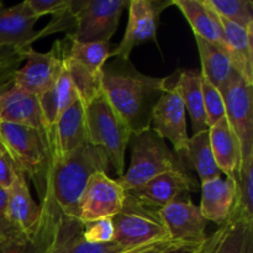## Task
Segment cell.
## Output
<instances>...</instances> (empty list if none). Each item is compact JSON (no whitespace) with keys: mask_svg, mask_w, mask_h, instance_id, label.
I'll return each mask as SVG.
<instances>
[{"mask_svg":"<svg viewBox=\"0 0 253 253\" xmlns=\"http://www.w3.org/2000/svg\"><path fill=\"white\" fill-rule=\"evenodd\" d=\"M220 91L225 118L239 138L242 160H246L253 156V85L234 71Z\"/></svg>","mask_w":253,"mask_h":253,"instance_id":"obj_10","label":"cell"},{"mask_svg":"<svg viewBox=\"0 0 253 253\" xmlns=\"http://www.w3.org/2000/svg\"><path fill=\"white\" fill-rule=\"evenodd\" d=\"M22 61H24L22 49L0 47V73L16 71Z\"/></svg>","mask_w":253,"mask_h":253,"instance_id":"obj_37","label":"cell"},{"mask_svg":"<svg viewBox=\"0 0 253 253\" xmlns=\"http://www.w3.org/2000/svg\"><path fill=\"white\" fill-rule=\"evenodd\" d=\"M172 83L173 76H146L130 59L106 62L100 76L101 91L132 135L150 130L153 109Z\"/></svg>","mask_w":253,"mask_h":253,"instance_id":"obj_1","label":"cell"},{"mask_svg":"<svg viewBox=\"0 0 253 253\" xmlns=\"http://www.w3.org/2000/svg\"><path fill=\"white\" fill-rule=\"evenodd\" d=\"M67 40H58L48 52H37L32 47L22 49L26 64L16 69L12 85L40 96L46 93L63 68Z\"/></svg>","mask_w":253,"mask_h":253,"instance_id":"obj_9","label":"cell"},{"mask_svg":"<svg viewBox=\"0 0 253 253\" xmlns=\"http://www.w3.org/2000/svg\"><path fill=\"white\" fill-rule=\"evenodd\" d=\"M82 227L83 224L78 220L66 219L63 216L56 253H121L125 251L114 242L91 244L85 241L82 235Z\"/></svg>","mask_w":253,"mask_h":253,"instance_id":"obj_29","label":"cell"},{"mask_svg":"<svg viewBox=\"0 0 253 253\" xmlns=\"http://www.w3.org/2000/svg\"><path fill=\"white\" fill-rule=\"evenodd\" d=\"M16 174L17 169L4 151L0 155V188L9 189L10 185L12 184V182L16 178Z\"/></svg>","mask_w":253,"mask_h":253,"instance_id":"obj_38","label":"cell"},{"mask_svg":"<svg viewBox=\"0 0 253 253\" xmlns=\"http://www.w3.org/2000/svg\"><path fill=\"white\" fill-rule=\"evenodd\" d=\"M84 114L88 142L105 151L111 168L120 178L125 173V153L132 135L130 128L101 90L84 105Z\"/></svg>","mask_w":253,"mask_h":253,"instance_id":"obj_4","label":"cell"},{"mask_svg":"<svg viewBox=\"0 0 253 253\" xmlns=\"http://www.w3.org/2000/svg\"><path fill=\"white\" fill-rule=\"evenodd\" d=\"M197 42L198 51H199L200 62H202L203 78L207 79L210 84L221 89L225 85L231 74L234 73V68L230 62L229 57L222 49L204 39L194 36Z\"/></svg>","mask_w":253,"mask_h":253,"instance_id":"obj_28","label":"cell"},{"mask_svg":"<svg viewBox=\"0 0 253 253\" xmlns=\"http://www.w3.org/2000/svg\"><path fill=\"white\" fill-rule=\"evenodd\" d=\"M208 130L212 155L217 167L226 177L237 179L242 156L236 133L234 132L226 118H222Z\"/></svg>","mask_w":253,"mask_h":253,"instance_id":"obj_23","label":"cell"},{"mask_svg":"<svg viewBox=\"0 0 253 253\" xmlns=\"http://www.w3.org/2000/svg\"><path fill=\"white\" fill-rule=\"evenodd\" d=\"M179 244L172 241V240H163V241L151 242V244L141 245V246L127 249L121 253H166L173 247L178 246Z\"/></svg>","mask_w":253,"mask_h":253,"instance_id":"obj_39","label":"cell"},{"mask_svg":"<svg viewBox=\"0 0 253 253\" xmlns=\"http://www.w3.org/2000/svg\"><path fill=\"white\" fill-rule=\"evenodd\" d=\"M151 128L162 140L169 141L173 152L182 160L187 152L189 136L187 130V110L182 96L174 86V79L153 109Z\"/></svg>","mask_w":253,"mask_h":253,"instance_id":"obj_13","label":"cell"},{"mask_svg":"<svg viewBox=\"0 0 253 253\" xmlns=\"http://www.w3.org/2000/svg\"><path fill=\"white\" fill-rule=\"evenodd\" d=\"M113 48L111 42H77L67 39L66 56L95 76H101Z\"/></svg>","mask_w":253,"mask_h":253,"instance_id":"obj_30","label":"cell"},{"mask_svg":"<svg viewBox=\"0 0 253 253\" xmlns=\"http://www.w3.org/2000/svg\"><path fill=\"white\" fill-rule=\"evenodd\" d=\"M170 5L177 6L184 15L194 36L204 39L225 52L224 31L220 17L205 0H170Z\"/></svg>","mask_w":253,"mask_h":253,"instance_id":"obj_21","label":"cell"},{"mask_svg":"<svg viewBox=\"0 0 253 253\" xmlns=\"http://www.w3.org/2000/svg\"><path fill=\"white\" fill-rule=\"evenodd\" d=\"M74 30H76V12H74L73 9V0H71V2H69L66 9L52 15L51 21L43 29L37 32L36 41L61 31H67L68 32L67 35H72Z\"/></svg>","mask_w":253,"mask_h":253,"instance_id":"obj_34","label":"cell"},{"mask_svg":"<svg viewBox=\"0 0 253 253\" xmlns=\"http://www.w3.org/2000/svg\"><path fill=\"white\" fill-rule=\"evenodd\" d=\"M158 212L172 241L187 246H199L207 239L208 221L189 194L180 195L158 209Z\"/></svg>","mask_w":253,"mask_h":253,"instance_id":"obj_14","label":"cell"},{"mask_svg":"<svg viewBox=\"0 0 253 253\" xmlns=\"http://www.w3.org/2000/svg\"><path fill=\"white\" fill-rule=\"evenodd\" d=\"M0 5H2V1H0Z\"/></svg>","mask_w":253,"mask_h":253,"instance_id":"obj_43","label":"cell"},{"mask_svg":"<svg viewBox=\"0 0 253 253\" xmlns=\"http://www.w3.org/2000/svg\"><path fill=\"white\" fill-rule=\"evenodd\" d=\"M40 209L39 220L32 230L0 241V253H56L63 215L48 190L42 195Z\"/></svg>","mask_w":253,"mask_h":253,"instance_id":"obj_8","label":"cell"},{"mask_svg":"<svg viewBox=\"0 0 253 253\" xmlns=\"http://www.w3.org/2000/svg\"><path fill=\"white\" fill-rule=\"evenodd\" d=\"M86 141L88 137H86L84 105L79 99H77L62 114L56 125L47 131L46 143L48 148V168L76 151Z\"/></svg>","mask_w":253,"mask_h":253,"instance_id":"obj_15","label":"cell"},{"mask_svg":"<svg viewBox=\"0 0 253 253\" xmlns=\"http://www.w3.org/2000/svg\"><path fill=\"white\" fill-rule=\"evenodd\" d=\"M194 253H253V217L236 208L231 219L207 236Z\"/></svg>","mask_w":253,"mask_h":253,"instance_id":"obj_16","label":"cell"},{"mask_svg":"<svg viewBox=\"0 0 253 253\" xmlns=\"http://www.w3.org/2000/svg\"><path fill=\"white\" fill-rule=\"evenodd\" d=\"M220 22L224 31L225 52L232 68L253 85V32L222 17Z\"/></svg>","mask_w":253,"mask_h":253,"instance_id":"obj_22","label":"cell"},{"mask_svg":"<svg viewBox=\"0 0 253 253\" xmlns=\"http://www.w3.org/2000/svg\"><path fill=\"white\" fill-rule=\"evenodd\" d=\"M239 208L253 217V156L241 161L239 178Z\"/></svg>","mask_w":253,"mask_h":253,"instance_id":"obj_32","label":"cell"},{"mask_svg":"<svg viewBox=\"0 0 253 253\" xmlns=\"http://www.w3.org/2000/svg\"><path fill=\"white\" fill-rule=\"evenodd\" d=\"M199 209L207 221L221 226L229 221L239 208V185L231 177L214 178L202 183Z\"/></svg>","mask_w":253,"mask_h":253,"instance_id":"obj_18","label":"cell"},{"mask_svg":"<svg viewBox=\"0 0 253 253\" xmlns=\"http://www.w3.org/2000/svg\"><path fill=\"white\" fill-rule=\"evenodd\" d=\"M126 192L105 172H96L89 178L78 208V221L82 224L111 217L120 212Z\"/></svg>","mask_w":253,"mask_h":253,"instance_id":"obj_12","label":"cell"},{"mask_svg":"<svg viewBox=\"0 0 253 253\" xmlns=\"http://www.w3.org/2000/svg\"><path fill=\"white\" fill-rule=\"evenodd\" d=\"M128 143L131 145L130 166L116 179L125 192L138 189L166 172L187 169L182 160L152 128L131 135Z\"/></svg>","mask_w":253,"mask_h":253,"instance_id":"obj_3","label":"cell"},{"mask_svg":"<svg viewBox=\"0 0 253 253\" xmlns=\"http://www.w3.org/2000/svg\"><path fill=\"white\" fill-rule=\"evenodd\" d=\"M114 222V244L124 250L163 240H170L158 209L145 204L126 192L123 209Z\"/></svg>","mask_w":253,"mask_h":253,"instance_id":"obj_6","label":"cell"},{"mask_svg":"<svg viewBox=\"0 0 253 253\" xmlns=\"http://www.w3.org/2000/svg\"><path fill=\"white\" fill-rule=\"evenodd\" d=\"M198 246H187V245H178L166 253H194Z\"/></svg>","mask_w":253,"mask_h":253,"instance_id":"obj_41","label":"cell"},{"mask_svg":"<svg viewBox=\"0 0 253 253\" xmlns=\"http://www.w3.org/2000/svg\"><path fill=\"white\" fill-rule=\"evenodd\" d=\"M217 16L253 32V2L251 0H205Z\"/></svg>","mask_w":253,"mask_h":253,"instance_id":"obj_31","label":"cell"},{"mask_svg":"<svg viewBox=\"0 0 253 253\" xmlns=\"http://www.w3.org/2000/svg\"><path fill=\"white\" fill-rule=\"evenodd\" d=\"M127 5L126 0H73L76 30L66 37L77 42H110Z\"/></svg>","mask_w":253,"mask_h":253,"instance_id":"obj_7","label":"cell"},{"mask_svg":"<svg viewBox=\"0 0 253 253\" xmlns=\"http://www.w3.org/2000/svg\"><path fill=\"white\" fill-rule=\"evenodd\" d=\"M198 190L199 184L194 175L187 169H177L157 175L138 189L127 193L150 207L161 209L180 195Z\"/></svg>","mask_w":253,"mask_h":253,"instance_id":"obj_17","label":"cell"},{"mask_svg":"<svg viewBox=\"0 0 253 253\" xmlns=\"http://www.w3.org/2000/svg\"><path fill=\"white\" fill-rule=\"evenodd\" d=\"M40 210V205L32 199L27 179L17 170L16 178L7 189V220L17 232H29L39 220Z\"/></svg>","mask_w":253,"mask_h":253,"instance_id":"obj_24","label":"cell"},{"mask_svg":"<svg viewBox=\"0 0 253 253\" xmlns=\"http://www.w3.org/2000/svg\"><path fill=\"white\" fill-rule=\"evenodd\" d=\"M202 90L203 99H204L205 115H207V124L208 128H209L210 126L225 118V104L221 91L204 78L202 81Z\"/></svg>","mask_w":253,"mask_h":253,"instance_id":"obj_33","label":"cell"},{"mask_svg":"<svg viewBox=\"0 0 253 253\" xmlns=\"http://www.w3.org/2000/svg\"><path fill=\"white\" fill-rule=\"evenodd\" d=\"M82 235L84 240L91 244H109L114 239V222L111 217L95 220L83 224Z\"/></svg>","mask_w":253,"mask_h":253,"instance_id":"obj_35","label":"cell"},{"mask_svg":"<svg viewBox=\"0 0 253 253\" xmlns=\"http://www.w3.org/2000/svg\"><path fill=\"white\" fill-rule=\"evenodd\" d=\"M26 2L35 15L42 17L43 15H54L66 9L71 0H26Z\"/></svg>","mask_w":253,"mask_h":253,"instance_id":"obj_36","label":"cell"},{"mask_svg":"<svg viewBox=\"0 0 253 253\" xmlns=\"http://www.w3.org/2000/svg\"><path fill=\"white\" fill-rule=\"evenodd\" d=\"M37 98H39L40 106H41L47 133V131H49L56 125V123L61 118L62 114L77 99H79L78 94H77L76 89H74L73 83L71 81V77H69L68 72H67L66 67H64V62L63 68H62L61 73L57 77L53 85L46 93L41 94Z\"/></svg>","mask_w":253,"mask_h":253,"instance_id":"obj_25","label":"cell"},{"mask_svg":"<svg viewBox=\"0 0 253 253\" xmlns=\"http://www.w3.org/2000/svg\"><path fill=\"white\" fill-rule=\"evenodd\" d=\"M16 71L5 72V73H0V94L4 93L6 89H9L12 85V81H14V73ZM1 124V120H0Z\"/></svg>","mask_w":253,"mask_h":253,"instance_id":"obj_40","label":"cell"},{"mask_svg":"<svg viewBox=\"0 0 253 253\" xmlns=\"http://www.w3.org/2000/svg\"><path fill=\"white\" fill-rule=\"evenodd\" d=\"M0 120L31 127L46 138V126L39 98L14 85L0 94Z\"/></svg>","mask_w":253,"mask_h":253,"instance_id":"obj_20","label":"cell"},{"mask_svg":"<svg viewBox=\"0 0 253 253\" xmlns=\"http://www.w3.org/2000/svg\"><path fill=\"white\" fill-rule=\"evenodd\" d=\"M40 19L26 0L9 7L0 5V47L14 49L31 47L36 41L35 25Z\"/></svg>","mask_w":253,"mask_h":253,"instance_id":"obj_19","label":"cell"},{"mask_svg":"<svg viewBox=\"0 0 253 253\" xmlns=\"http://www.w3.org/2000/svg\"><path fill=\"white\" fill-rule=\"evenodd\" d=\"M0 145L15 168L34 183L42 198L48 170V150L44 136L27 126L1 123Z\"/></svg>","mask_w":253,"mask_h":253,"instance_id":"obj_5","label":"cell"},{"mask_svg":"<svg viewBox=\"0 0 253 253\" xmlns=\"http://www.w3.org/2000/svg\"><path fill=\"white\" fill-rule=\"evenodd\" d=\"M182 162L188 170L198 173L202 183L221 177L222 174L212 155L209 130L193 133L192 137H189L187 152L182 157Z\"/></svg>","mask_w":253,"mask_h":253,"instance_id":"obj_27","label":"cell"},{"mask_svg":"<svg viewBox=\"0 0 253 253\" xmlns=\"http://www.w3.org/2000/svg\"><path fill=\"white\" fill-rule=\"evenodd\" d=\"M202 81V73L195 69L179 72L178 77L174 79L175 89L182 96L185 110L189 113L190 119H192L193 132L194 133L208 130Z\"/></svg>","mask_w":253,"mask_h":253,"instance_id":"obj_26","label":"cell"},{"mask_svg":"<svg viewBox=\"0 0 253 253\" xmlns=\"http://www.w3.org/2000/svg\"><path fill=\"white\" fill-rule=\"evenodd\" d=\"M110 168L105 151L86 141L48 168L44 190L51 193L66 219L78 220L79 202L89 178L96 172L108 173Z\"/></svg>","mask_w":253,"mask_h":253,"instance_id":"obj_2","label":"cell"},{"mask_svg":"<svg viewBox=\"0 0 253 253\" xmlns=\"http://www.w3.org/2000/svg\"><path fill=\"white\" fill-rule=\"evenodd\" d=\"M165 0H131L128 1V20L125 34L118 46H114L110 58L128 61L137 46L157 41L161 14L169 6Z\"/></svg>","mask_w":253,"mask_h":253,"instance_id":"obj_11","label":"cell"},{"mask_svg":"<svg viewBox=\"0 0 253 253\" xmlns=\"http://www.w3.org/2000/svg\"><path fill=\"white\" fill-rule=\"evenodd\" d=\"M4 152V150H2V147H1V145H0V155H1V153Z\"/></svg>","mask_w":253,"mask_h":253,"instance_id":"obj_42","label":"cell"}]
</instances>
